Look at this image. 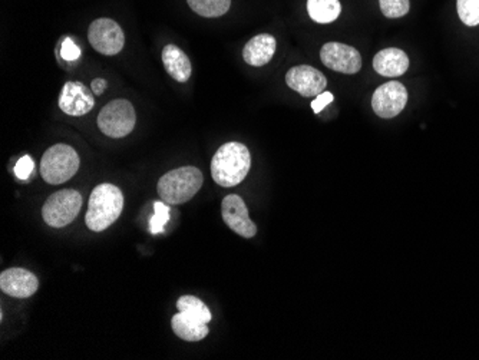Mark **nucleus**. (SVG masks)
<instances>
[{
	"instance_id": "5",
	"label": "nucleus",
	"mask_w": 479,
	"mask_h": 360,
	"mask_svg": "<svg viewBox=\"0 0 479 360\" xmlns=\"http://www.w3.org/2000/svg\"><path fill=\"white\" fill-rule=\"evenodd\" d=\"M137 116L134 105L127 100H111L100 109L98 126L100 132L109 138H124L130 135L135 128Z\"/></svg>"
},
{
	"instance_id": "19",
	"label": "nucleus",
	"mask_w": 479,
	"mask_h": 360,
	"mask_svg": "<svg viewBox=\"0 0 479 360\" xmlns=\"http://www.w3.org/2000/svg\"><path fill=\"white\" fill-rule=\"evenodd\" d=\"M187 4L197 15L204 18H219L228 12L231 0H187Z\"/></svg>"
},
{
	"instance_id": "18",
	"label": "nucleus",
	"mask_w": 479,
	"mask_h": 360,
	"mask_svg": "<svg viewBox=\"0 0 479 360\" xmlns=\"http://www.w3.org/2000/svg\"><path fill=\"white\" fill-rule=\"evenodd\" d=\"M307 12L315 22L326 25L340 16L342 4L339 0H307Z\"/></svg>"
},
{
	"instance_id": "15",
	"label": "nucleus",
	"mask_w": 479,
	"mask_h": 360,
	"mask_svg": "<svg viewBox=\"0 0 479 360\" xmlns=\"http://www.w3.org/2000/svg\"><path fill=\"white\" fill-rule=\"evenodd\" d=\"M275 53V39L272 35L261 34L250 39L243 49V58L251 67H264Z\"/></svg>"
},
{
	"instance_id": "7",
	"label": "nucleus",
	"mask_w": 479,
	"mask_h": 360,
	"mask_svg": "<svg viewBox=\"0 0 479 360\" xmlns=\"http://www.w3.org/2000/svg\"><path fill=\"white\" fill-rule=\"evenodd\" d=\"M91 46L102 55L114 56L125 45V36L118 23L112 19L100 18L91 23L88 30Z\"/></svg>"
},
{
	"instance_id": "2",
	"label": "nucleus",
	"mask_w": 479,
	"mask_h": 360,
	"mask_svg": "<svg viewBox=\"0 0 479 360\" xmlns=\"http://www.w3.org/2000/svg\"><path fill=\"white\" fill-rule=\"evenodd\" d=\"M124 208L123 191L112 184H100L91 194L85 223L91 231L100 233L116 223Z\"/></svg>"
},
{
	"instance_id": "11",
	"label": "nucleus",
	"mask_w": 479,
	"mask_h": 360,
	"mask_svg": "<svg viewBox=\"0 0 479 360\" xmlns=\"http://www.w3.org/2000/svg\"><path fill=\"white\" fill-rule=\"evenodd\" d=\"M286 84L291 90L300 93L301 97L310 98L324 92L327 79L316 68L300 65L287 72Z\"/></svg>"
},
{
	"instance_id": "20",
	"label": "nucleus",
	"mask_w": 479,
	"mask_h": 360,
	"mask_svg": "<svg viewBox=\"0 0 479 360\" xmlns=\"http://www.w3.org/2000/svg\"><path fill=\"white\" fill-rule=\"evenodd\" d=\"M177 308L180 312L186 313V315L191 316L193 319L200 320L203 324H210L212 322V312L210 308L200 300V299L194 298V296H182L177 301Z\"/></svg>"
},
{
	"instance_id": "12",
	"label": "nucleus",
	"mask_w": 479,
	"mask_h": 360,
	"mask_svg": "<svg viewBox=\"0 0 479 360\" xmlns=\"http://www.w3.org/2000/svg\"><path fill=\"white\" fill-rule=\"evenodd\" d=\"M95 105L92 91L82 82H67L60 91V108L69 116H82L88 114Z\"/></svg>"
},
{
	"instance_id": "24",
	"label": "nucleus",
	"mask_w": 479,
	"mask_h": 360,
	"mask_svg": "<svg viewBox=\"0 0 479 360\" xmlns=\"http://www.w3.org/2000/svg\"><path fill=\"white\" fill-rule=\"evenodd\" d=\"M35 163L29 156H25L20 158V160L16 163L15 165V174L19 180L29 179L30 174L34 172Z\"/></svg>"
},
{
	"instance_id": "27",
	"label": "nucleus",
	"mask_w": 479,
	"mask_h": 360,
	"mask_svg": "<svg viewBox=\"0 0 479 360\" xmlns=\"http://www.w3.org/2000/svg\"><path fill=\"white\" fill-rule=\"evenodd\" d=\"M105 90H107V82H105L104 79H93L92 84H91V91H92L95 95L104 93Z\"/></svg>"
},
{
	"instance_id": "17",
	"label": "nucleus",
	"mask_w": 479,
	"mask_h": 360,
	"mask_svg": "<svg viewBox=\"0 0 479 360\" xmlns=\"http://www.w3.org/2000/svg\"><path fill=\"white\" fill-rule=\"evenodd\" d=\"M172 327L174 333L187 342L203 340V339L207 338L208 332H210L207 324H203L200 320L193 319L191 316L182 312L177 313L172 317Z\"/></svg>"
},
{
	"instance_id": "26",
	"label": "nucleus",
	"mask_w": 479,
	"mask_h": 360,
	"mask_svg": "<svg viewBox=\"0 0 479 360\" xmlns=\"http://www.w3.org/2000/svg\"><path fill=\"white\" fill-rule=\"evenodd\" d=\"M333 102V95L331 92H323L317 95L316 100L312 102V109L315 114L323 111L327 105Z\"/></svg>"
},
{
	"instance_id": "10",
	"label": "nucleus",
	"mask_w": 479,
	"mask_h": 360,
	"mask_svg": "<svg viewBox=\"0 0 479 360\" xmlns=\"http://www.w3.org/2000/svg\"><path fill=\"white\" fill-rule=\"evenodd\" d=\"M221 216H223L224 223L238 236L244 238H253L257 235L256 224L250 220L244 201L236 194H231L224 198L223 204H221Z\"/></svg>"
},
{
	"instance_id": "6",
	"label": "nucleus",
	"mask_w": 479,
	"mask_h": 360,
	"mask_svg": "<svg viewBox=\"0 0 479 360\" xmlns=\"http://www.w3.org/2000/svg\"><path fill=\"white\" fill-rule=\"evenodd\" d=\"M81 207L82 197L76 189H60L46 200L42 217L48 226L62 228L78 217Z\"/></svg>"
},
{
	"instance_id": "1",
	"label": "nucleus",
	"mask_w": 479,
	"mask_h": 360,
	"mask_svg": "<svg viewBox=\"0 0 479 360\" xmlns=\"http://www.w3.org/2000/svg\"><path fill=\"white\" fill-rule=\"evenodd\" d=\"M251 167V156L242 142H227L212 161V177L221 187H235L244 181Z\"/></svg>"
},
{
	"instance_id": "16",
	"label": "nucleus",
	"mask_w": 479,
	"mask_h": 360,
	"mask_svg": "<svg viewBox=\"0 0 479 360\" xmlns=\"http://www.w3.org/2000/svg\"><path fill=\"white\" fill-rule=\"evenodd\" d=\"M163 63L167 74L177 82H187L193 74L188 56L179 46L167 45L164 48Z\"/></svg>"
},
{
	"instance_id": "23",
	"label": "nucleus",
	"mask_w": 479,
	"mask_h": 360,
	"mask_svg": "<svg viewBox=\"0 0 479 360\" xmlns=\"http://www.w3.org/2000/svg\"><path fill=\"white\" fill-rule=\"evenodd\" d=\"M380 11L387 18H402L408 13L411 9L409 0H379Z\"/></svg>"
},
{
	"instance_id": "21",
	"label": "nucleus",
	"mask_w": 479,
	"mask_h": 360,
	"mask_svg": "<svg viewBox=\"0 0 479 360\" xmlns=\"http://www.w3.org/2000/svg\"><path fill=\"white\" fill-rule=\"evenodd\" d=\"M458 15L467 27L479 25V0H458Z\"/></svg>"
},
{
	"instance_id": "9",
	"label": "nucleus",
	"mask_w": 479,
	"mask_h": 360,
	"mask_svg": "<svg viewBox=\"0 0 479 360\" xmlns=\"http://www.w3.org/2000/svg\"><path fill=\"white\" fill-rule=\"evenodd\" d=\"M320 60L324 67L342 74H357L362 68V56L359 51L339 42L326 44L320 51Z\"/></svg>"
},
{
	"instance_id": "3",
	"label": "nucleus",
	"mask_w": 479,
	"mask_h": 360,
	"mask_svg": "<svg viewBox=\"0 0 479 360\" xmlns=\"http://www.w3.org/2000/svg\"><path fill=\"white\" fill-rule=\"evenodd\" d=\"M204 182L203 172L197 167L177 168L161 177L158 181V196L167 204H184L200 191Z\"/></svg>"
},
{
	"instance_id": "8",
	"label": "nucleus",
	"mask_w": 479,
	"mask_h": 360,
	"mask_svg": "<svg viewBox=\"0 0 479 360\" xmlns=\"http://www.w3.org/2000/svg\"><path fill=\"white\" fill-rule=\"evenodd\" d=\"M408 102V91L401 82H387L371 97V108L380 118L398 116Z\"/></svg>"
},
{
	"instance_id": "25",
	"label": "nucleus",
	"mask_w": 479,
	"mask_h": 360,
	"mask_svg": "<svg viewBox=\"0 0 479 360\" xmlns=\"http://www.w3.org/2000/svg\"><path fill=\"white\" fill-rule=\"evenodd\" d=\"M60 56L65 60H76L81 56V51L78 46L72 41L71 37H65L62 45H60Z\"/></svg>"
},
{
	"instance_id": "4",
	"label": "nucleus",
	"mask_w": 479,
	"mask_h": 360,
	"mask_svg": "<svg viewBox=\"0 0 479 360\" xmlns=\"http://www.w3.org/2000/svg\"><path fill=\"white\" fill-rule=\"evenodd\" d=\"M79 164L78 153L71 145H53L42 156V179L52 186L64 184L78 172Z\"/></svg>"
},
{
	"instance_id": "13",
	"label": "nucleus",
	"mask_w": 479,
	"mask_h": 360,
	"mask_svg": "<svg viewBox=\"0 0 479 360\" xmlns=\"http://www.w3.org/2000/svg\"><path fill=\"white\" fill-rule=\"evenodd\" d=\"M37 287H39V282L36 276L27 268H8L0 275V289L11 298H30L36 293Z\"/></svg>"
},
{
	"instance_id": "22",
	"label": "nucleus",
	"mask_w": 479,
	"mask_h": 360,
	"mask_svg": "<svg viewBox=\"0 0 479 360\" xmlns=\"http://www.w3.org/2000/svg\"><path fill=\"white\" fill-rule=\"evenodd\" d=\"M154 217L149 221V230L153 235L163 233L164 227L170 221V207L165 201H156L154 203Z\"/></svg>"
},
{
	"instance_id": "14",
	"label": "nucleus",
	"mask_w": 479,
	"mask_h": 360,
	"mask_svg": "<svg viewBox=\"0 0 479 360\" xmlns=\"http://www.w3.org/2000/svg\"><path fill=\"white\" fill-rule=\"evenodd\" d=\"M373 68L382 76L398 78L408 71L409 58L402 49H383L373 58Z\"/></svg>"
}]
</instances>
